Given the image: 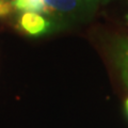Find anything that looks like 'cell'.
<instances>
[{
    "label": "cell",
    "instance_id": "obj_1",
    "mask_svg": "<svg viewBox=\"0 0 128 128\" xmlns=\"http://www.w3.org/2000/svg\"><path fill=\"white\" fill-rule=\"evenodd\" d=\"M54 26L56 22L50 17L34 12H22L17 19V28L29 36H41L50 33Z\"/></svg>",
    "mask_w": 128,
    "mask_h": 128
},
{
    "label": "cell",
    "instance_id": "obj_6",
    "mask_svg": "<svg viewBox=\"0 0 128 128\" xmlns=\"http://www.w3.org/2000/svg\"><path fill=\"white\" fill-rule=\"evenodd\" d=\"M9 1H11V0H9Z\"/></svg>",
    "mask_w": 128,
    "mask_h": 128
},
{
    "label": "cell",
    "instance_id": "obj_4",
    "mask_svg": "<svg viewBox=\"0 0 128 128\" xmlns=\"http://www.w3.org/2000/svg\"><path fill=\"white\" fill-rule=\"evenodd\" d=\"M13 9L20 12H34V13L49 15V10L44 0H12Z\"/></svg>",
    "mask_w": 128,
    "mask_h": 128
},
{
    "label": "cell",
    "instance_id": "obj_5",
    "mask_svg": "<svg viewBox=\"0 0 128 128\" xmlns=\"http://www.w3.org/2000/svg\"><path fill=\"white\" fill-rule=\"evenodd\" d=\"M125 107H126V111H127V114H128V98L126 99V102H125Z\"/></svg>",
    "mask_w": 128,
    "mask_h": 128
},
{
    "label": "cell",
    "instance_id": "obj_2",
    "mask_svg": "<svg viewBox=\"0 0 128 128\" xmlns=\"http://www.w3.org/2000/svg\"><path fill=\"white\" fill-rule=\"evenodd\" d=\"M50 15L80 16L89 9V0H44Z\"/></svg>",
    "mask_w": 128,
    "mask_h": 128
},
{
    "label": "cell",
    "instance_id": "obj_3",
    "mask_svg": "<svg viewBox=\"0 0 128 128\" xmlns=\"http://www.w3.org/2000/svg\"><path fill=\"white\" fill-rule=\"evenodd\" d=\"M114 60L122 79L128 88V41H120L114 50Z\"/></svg>",
    "mask_w": 128,
    "mask_h": 128
}]
</instances>
